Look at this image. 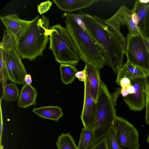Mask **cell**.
Masks as SVG:
<instances>
[{
    "label": "cell",
    "instance_id": "6da1fadb",
    "mask_svg": "<svg viewBox=\"0 0 149 149\" xmlns=\"http://www.w3.org/2000/svg\"><path fill=\"white\" fill-rule=\"evenodd\" d=\"M83 19L87 31L104 56L106 65L117 74L123 65L125 50L120 39L100 17L83 13Z\"/></svg>",
    "mask_w": 149,
    "mask_h": 149
},
{
    "label": "cell",
    "instance_id": "7a4b0ae2",
    "mask_svg": "<svg viewBox=\"0 0 149 149\" xmlns=\"http://www.w3.org/2000/svg\"><path fill=\"white\" fill-rule=\"evenodd\" d=\"M50 33L49 18L44 15H38L31 20L15 49L22 58L33 61L42 56Z\"/></svg>",
    "mask_w": 149,
    "mask_h": 149
},
{
    "label": "cell",
    "instance_id": "3957f363",
    "mask_svg": "<svg viewBox=\"0 0 149 149\" xmlns=\"http://www.w3.org/2000/svg\"><path fill=\"white\" fill-rule=\"evenodd\" d=\"M63 15L65 28L78 49L80 59L85 64L101 69L106 65V60L88 32L77 24L71 13Z\"/></svg>",
    "mask_w": 149,
    "mask_h": 149
},
{
    "label": "cell",
    "instance_id": "277c9868",
    "mask_svg": "<svg viewBox=\"0 0 149 149\" xmlns=\"http://www.w3.org/2000/svg\"><path fill=\"white\" fill-rule=\"evenodd\" d=\"M115 105L107 86L101 83L96 102V114L92 144L104 137L113 127L117 116Z\"/></svg>",
    "mask_w": 149,
    "mask_h": 149
},
{
    "label": "cell",
    "instance_id": "5b68a950",
    "mask_svg": "<svg viewBox=\"0 0 149 149\" xmlns=\"http://www.w3.org/2000/svg\"><path fill=\"white\" fill-rule=\"evenodd\" d=\"M50 29L49 48L56 61L60 64L77 65L80 59L79 52L66 28L58 24Z\"/></svg>",
    "mask_w": 149,
    "mask_h": 149
},
{
    "label": "cell",
    "instance_id": "8992f818",
    "mask_svg": "<svg viewBox=\"0 0 149 149\" xmlns=\"http://www.w3.org/2000/svg\"><path fill=\"white\" fill-rule=\"evenodd\" d=\"M125 54L127 61L149 75V49L141 33H128Z\"/></svg>",
    "mask_w": 149,
    "mask_h": 149
},
{
    "label": "cell",
    "instance_id": "52a82bcc",
    "mask_svg": "<svg viewBox=\"0 0 149 149\" xmlns=\"http://www.w3.org/2000/svg\"><path fill=\"white\" fill-rule=\"evenodd\" d=\"M113 127L118 143L123 149H139V132L127 120L117 116Z\"/></svg>",
    "mask_w": 149,
    "mask_h": 149
},
{
    "label": "cell",
    "instance_id": "ba28073f",
    "mask_svg": "<svg viewBox=\"0 0 149 149\" xmlns=\"http://www.w3.org/2000/svg\"><path fill=\"white\" fill-rule=\"evenodd\" d=\"M6 75L8 80L19 84L25 83L24 77L27 74L20 56L15 48L3 50Z\"/></svg>",
    "mask_w": 149,
    "mask_h": 149
},
{
    "label": "cell",
    "instance_id": "9c48e42d",
    "mask_svg": "<svg viewBox=\"0 0 149 149\" xmlns=\"http://www.w3.org/2000/svg\"><path fill=\"white\" fill-rule=\"evenodd\" d=\"M134 92L123 99L130 109L135 111H142L146 107L145 77L131 80Z\"/></svg>",
    "mask_w": 149,
    "mask_h": 149
},
{
    "label": "cell",
    "instance_id": "30bf717a",
    "mask_svg": "<svg viewBox=\"0 0 149 149\" xmlns=\"http://www.w3.org/2000/svg\"><path fill=\"white\" fill-rule=\"evenodd\" d=\"M96 102L91 95L87 79L84 82V104L81 118L85 128L93 130L95 122Z\"/></svg>",
    "mask_w": 149,
    "mask_h": 149
},
{
    "label": "cell",
    "instance_id": "8fae6325",
    "mask_svg": "<svg viewBox=\"0 0 149 149\" xmlns=\"http://www.w3.org/2000/svg\"><path fill=\"white\" fill-rule=\"evenodd\" d=\"M132 10V9L129 10L122 5L113 16L104 20L106 24L120 39L125 48L127 45L126 39L121 32L120 28L122 26H127Z\"/></svg>",
    "mask_w": 149,
    "mask_h": 149
},
{
    "label": "cell",
    "instance_id": "7c38bea8",
    "mask_svg": "<svg viewBox=\"0 0 149 149\" xmlns=\"http://www.w3.org/2000/svg\"><path fill=\"white\" fill-rule=\"evenodd\" d=\"M0 18L5 26L6 30L12 34L18 40L31 22V20L21 19L15 13L1 16Z\"/></svg>",
    "mask_w": 149,
    "mask_h": 149
},
{
    "label": "cell",
    "instance_id": "4fadbf2b",
    "mask_svg": "<svg viewBox=\"0 0 149 149\" xmlns=\"http://www.w3.org/2000/svg\"><path fill=\"white\" fill-rule=\"evenodd\" d=\"M84 68L89 84L91 94L96 102L102 82L100 76V70L94 66L87 64H85Z\"/></svg>",
    "mask_w": 149,
    "mask_h": 149
},
{
    "label": "cell",
    "instance_id": "5bb4252c",
    "mask_svg": "<svg viewBox=\"0 0 149 149\" xmlns=\"http://www.w3.org/2000/svg\"><path fill=\"white\" fill-rule=\"evenodd\" d=\"M97 1V0H53L61 10L71 13L73 11L87 8Z\"/></svg>",
    "mask_w": 149,
    "mask_h": 149
},
{
    "label": "cell",
    "instance_id": "9a60e30c",
    "mask_svg": "<svg viewBox=\"0 0 149 149\" xmlns=\"http://www.w3.org/2000/svg\"><path fill=\"white\" fill-rule=\"evenodd\" d=\"M37 95L36 89L31 85L25 83L19 95L18 106L25 109L32 105H36Z\"/></svg>",
    "mask_w": 149,
    "mask_h": 149
},
{
    "label": "cell",
    "instance_id": "2e32d148",
    "mask_svg": "<svg viewBox=\"0 0 149 149\" xmlns=\"http://www.w3.org/2000/svg\"><path fill=\"white\" fill-rule=\"evenodd\" d=\"M124 76L126 77L131 80L146 77H149V75L136 66L127 61L118 71L116 80V83L117 84Z\"/></svg>",
    "mask_w": 149,
    "mask_h": 149
},
{
    "label": "cell",
    "instance_id": "e0dca14e",
    "mask_svg": "<svg viewBox=\"0 0 149 149\" xmlns=\"http://www.w3.org/2000/svg\"><path fill=\"white\" fill-rule=\"evenodd\" d=\"M32 111L41 118L56 122L63 115L61 108L58 106H47L34 108Z\"/></svg>",
    "mask_w": 149,
    "mask_h": 149
},
{
    "label": "cell",
    "instance_id": "ac0fdd59",
    "mask_svg": "<svg viewBox=\"0 0 149 149\" xmlns=\"http://www.w3.org/2000/svg\"><path fill=\"white\" fill-rule=\"evenodd\" d=\"M61 79L65 85L72 83L76 77L77 69L74 65L68 64H61L60 66Z\"/></svg>",
    "mask_w": 149,
    "mask_h": 149
},
{
    "label": "cell",
    "instance_id": "d6986e66",
    "mask_svg": "<svg viewBox=\"0 0 149 149\" xmlns=\"http://www.w3.org/2000/svg\"><path fill=\"white\" fill-rule=\"evenodd\" d=\"M3 93L2 98L6 102L17 100L19 98L18 88L16 84L6 83L2 85Z\"/></svg>",
    "mask_w": 149,
    "mask_h": 149
},
{
    "label": "cell",
    "instance_id": "ffe728a7",
    "mask_svg": "<svg viewBox=\"0 0 149 149\" xmlns=\"http://www.w3.org/2000/svg\"><path fill=\"white\" fill-rule=\"evenodd\" d=\"M56 144L58 149H79L74 139L68 133L59 136Z\"/></svg>",
    "mask_w": 149,
    "mask_h": 149
},
{
    "label": "cell",
    "instance_id": "44dd1931",
    "mask_svg": "<svg viewBox=\"0 0 149 149\" xmlns=\"http://www.w3.org/2000/svg\"><path fill=\"white\" fill-rule=\"evenodd\" d=\"M93 136V130L83 128L77 146L78 149H88L92 145Z\"/></svg>",
    "mask_w": 149,
    "mask_h": 149
},
{
    "label": "cell",
    "instance_id": "7402d4cb",
    "mask_svg": "<svg viewBox=\"0 0 149 149\" xmlns=\"http://www.w3.org/2000/svg\"><path fill=\"white\" fill-rule=\"evenodd\" d=\"M18 40L6 29L4 30L2 41L0 43V48L7 51L15 48Z\"/></svg>",
    "mask_w": 149,
    "mask_h": 149
},
{
    "label": "cell",
    "instance_id": "603a6c76",
    "mask_svg": "<svg viewBox=\"0 0 149 149\" xmlns=\"http://www.w3.org/2000/svg\"><path fill=\"white\" fill-rule=\"evenodd\" d=\"M105 137L108 149H123L117 141L113 126Z\"/></svg>",
    "mask_w": 149,
    "mask_h": 149
},
{
    "label": "cell",
    "instance_id": "cb8c5ba5",
    "mask_svg": "<svg viewBox=\"0 0 149 149\" xmlns=\"http://www.w3.org/2000/svg\"><path fill=\"white\" fill-rule=\"evenodd\" d=\"M139 27L142 35L149 39V8L146 15L140 23Z\"/></svg>",
    "mask_w": 149,
    "mask_h": 149
},
{
    "label": "cell",
    "instance_id": "d4e9b609",
    "mask_svg": "<svg viewBox=\"0 0 149 149\" xmlns=\"http://www.w3.org/2000/svg\"><path fill=\"white\" fill-rule=\"evenodd\" d=\"M3 51V49L0 48V80L2 85L6 83V81L8 80L5 71Z\"/></svg>",
    "mask_w": 149,
    "mask_h": 149
},
{
    "label": "cell",
    "instance_id": "484cf974",
    "mask_svg": "<svg viewBox=\"0 0 149 149\" xmlns=\"http://www.w3.org/2000/svg\"><path fill=\"white\" fill-rule=\"evenodd\" d=\"M149 77H145L146 86V123L149 125Z\"/></svg>",
    "mask_w": 149,
    "mask_h": 149
},
{
    "label": "cell",
    "instance_id": "4316f807",
    "mask_svg": "<svg viewBox=\"0 0 149 149\" xmlns=\"http://www.w3.org/2000/svg\"><path fill=\"white\" fill-rule=\"evenodd\" d=\"M88 149H108L105 136L93 143Z\"/></svg>",
    "mask_w": 149,
    "mask_h": 149
},
{
    "label": "cell",
    "instance_id": "83f0119b",
    "mask_svg": "<svg viewBox=\"0 0 149 149\" xmlns=\"http://www.w3.org/2000/svg\"><path fill=\"white\" fill-rule=\"evenodd\" d=\"M148 4L141 6L138 8L136 11L135 12L137 15L139 19L140 24L146 15L148 10Z\"/></svg>",
    "mask_w": 149,
    "mask_h": 149
},
{
    "label": "cell",
    "instance_id": "f1b7e54d",
    "mask_svg": "<svg viewBox=\"0 0 149 149\" xmlns=\"http://www.w3.org/2000/svg\"><path fill=\"white\" fill-rule=\"evenodd\" d=\"M52 4V2L50 1L42 2L38 6V9L40 14L46 12L50 8Z\"/></svg>",
    "mask_w": 149,
    "mask_h": 149
},
{
    "label": "cell",
    "instance_id": "f546056e",
    "mask_svg": "<svg viewBox=\"0 0 149 149\" xmlns=\"http://www.w3.org/2000/svg\"><path fill=\"white\" fill-rule=\"evenodd\" d=\"M71 13L77 24L82 28L87 30L86 27L83 19V13H82L80 14Z\"/></svg>",
    "mask_w": 149,
    "mask_h": 149
},
{
    "label": "cell",
    "instance_id": "4dcf8cb0",
    "mask_svg": "<svg viewBox=\"0 0 149 149\" xmlns=\"http://www.w3.org/2000/svg\"><path fill=\"white\" fill-rule=\"evenodd\" d=\"M117 84L122 88L127 87L131 84V80L126 77L124 76L120 80Z\"/></svg>",
    "mask_w": 149,
    "mask_h": 149
},
{
    "label": "cell",
    "instance_id": "1f68e13d",
    "mask_svg": "<svg viewBox=\"0 0 149 149\" xmlns=\"http://www.w3.org/2000/svg\"><path fill=\"white\" fill-rule=\"evenodd\" d=\"M76 76L79 81L84 82L87 79L85 68L82 71H78L76 74Z\"/></svg>",
    "mask_w": 149,
    "mask_h": 149
},
{
    "label": "cell",
    "instance_id": "d6a6232c",
    "mask_svg": "<svg viewBox=\"0 0 149 149\" xmlns=\"http://www.w3.org/2000/svg\"><path fill=\"white\" fill-rule=\"evenodd\" d=\"M149 3V0H137L135 3L132 9L134 12H135L136 9L141 6Z\"/></svg>",
    "mask_w": 149,
    "mask_h": 149
},
{
    "label": "cell",
    "instance_id": "836d02e7",
    "mask_svg": "<svg viewBox=\"0 0 149 149\" xmlns=\"http://www.w3.org/2000/svg\"><path fill=\"white\" fill-rule=\"evenodd\" d=\"M122 88L119 87L116 89V90L111 94L115 105H116L117 100L119 95L121 94Z\"/></svg>",
    "mask_w": 149,
    "mask_h": 149
},
{
    "label": "cell",
    "instance_id": "e575fe53",
    "mask_svg": "<svg viewBox=\"0 0 149 149\" xmlns=\"http://www.w3.org/2000/svg\"><path fill=\"white\" fill-rule=\"evenodd\" d=\"M2 98L0 100V146H1L2 145L1 144V138H2V134L3 131V118H2V111L1 108V102Z\"/></svg>",
    "mask_w": 149,
    "mask_h": 149
},
{
    "label": "cell",
    "instance_id": "d590c367",
    "mask_svg": "<svg viewBox=\"0 0 149 149\" xmlns=\"http://www.w3.org/2000/svg\"><path fill=\"white\" fill-rule=\"evenodd\" d=\"M25 83L28 85H30L32 82L31 77L30 75L26 74L24 78Z\"/></svg>",
    "mask_w": 149,
    "mask_h": 149
},
{
    "label": "cell",
    "instance_id": "8d00e7d4",
    "mask_svg": "<svg viewBox=\"0 0 149 149\" xmlns=\"http://www.w3.org/2000/svg\"><path fill=\"white\" fill-rule=\"evenodd\" d=\"M121 94L123 97H125L129 94L127 87L122 88Z\"/></svg>",
    "mask_w": 149,
    "mask_h": 149
},
{
    "label": "cell",
    "instance_id": "74e56055",
    "mask_svg": "<svg viewBox=\"0 0 149 149\" xmlns=\"http://www.w3.org/2000/svg\"><path fill=\"white\" fill-rule=\"evenodd\" d=\"M141 35L143 38L144 39L149 49V39H148L147 38H146L145 37H144L142 35V34Z\"/></svg>",
    "mask_w": 149,
    "mask_h": 149
},
{
    "label": "cell",
    "instance_id": "f35d334b",
    "mask_svg": "<svg viewBox=\"0 0 149 149\" xmlns=\"http://www.w3.org/2000/svg\"><path fill=\"white\" fill-rule=\"evenodd\" d=\"M147 142L148 143H149V133L148 135V136H147Z\"/></svg>",
    "mask_w": 149,
    "mask_h": 149
},
{
    "label": "cell",
    "instance_id": "ab89813d",
    "mask_svg": "<svg viewBox=\"0 0 149 149\" xmlns=\"http://www.w3.org/2000/svg\"><path fill=\"white\" fill-rule=\"evenodd\" d=\"M0 149H3V146L2 145L1 146H0Z\"/></svg>",
    "mask_w": 149,
    "mask_h": 149
},
{
    "label": "cell",
    "instance_id": "60d3db41",
    "mask_svg": "<svg viewBox=\"0 0 149 149\" xmlns=\"http://www.w3.org/2000/svg\"><path fill=\"white\" fill-rule=\"evenodd\" d=\"M148 8H149V3H148Z\"/></svg>",
    "mask_w": 149,
    "mask_h": 149
}]
</instances>
